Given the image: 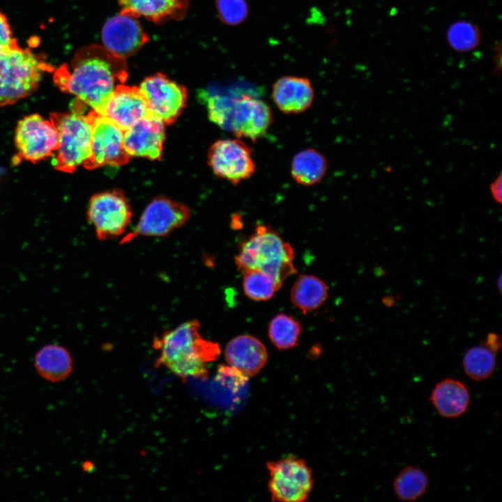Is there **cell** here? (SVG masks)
Wrapping results in <instances>:
<instances>
[{"mask_svg":"<svg viewBox=\"0 0 502 502\" xmlns=\"http://www.w3.org/2000/svg\"><path fill=\"white\" fill-rule=\"evenodd\" d=\"M126 60L118 57L103 46L87 45L74 56L70 67L61 66L54 81L61 91L102 114L115 89L128 78Z\"/></svg>","mask_w":502,"mask_h":502,"instance_id":"cell-1","label":"cell"},{"mask_svg":"<svg viewBox=\"0 0 502 502\" xmlns=\"http://www.w3.org/2000/svg\"><path fill=\"white\" fill-rule=\"evenodd\" d=\"M199 328L198 321L190 320L156 337L157 363L182 379L206 377L208 363L217 359L220 349L217 343L203 338Z\"/></svg>","mask_w":502,"mask_h":502,"instance_id":"cell-2","label":"cell"},{"mask_svg":"<svg viewBox=\"0 0 502 502\" xmlns=\"http://www.w3.org/2000/svg\"><path fill=\"white\" fill-rule=\"evenodd\" d=\"M294 257L289 243L271 228L259 225L254 233L241 244L235 262L243 272L258 270L270 275L281 287L283 281L296 271Z\"/></svg>","mask_w":502,"mask_h":502,"instance_id":"cell-3","label":"cell"},{"mask_svg":"<svg viewBox=\"0 0 502 502\" xmlns=\"http://www.w3.org/2000/svg\"><path fill=\"white\" fill-rule=\"evenodd\" d=\"M84 106L76 100L73 102L70 111L50 114V120L58 133V149L53 154L52 160L53 167L58 171L73 173L90 156L91 109L85 114L83 112Z\"/></svg>","mask_w":502,"mask_h":502,"instance_id":"cell-4","label":"cell"},{"mask_svg":"<svg viewBox=\"0 0 502 502\" xmlns=\"http://www.w3.org/2000/svg\"><path fill=\"white\" fill-rule=\"evenodd\" d=\"M50 66L17 42L0 52V107L33 93Z\"/></svg>","mask_w":502,"mask_h":502,"instance_id":"cell-5","label":"cell"},{"mask_svg":"<svg viewBox=\"0 0 502 502\" xmlns=\"http://www.w3.org/2000/svg\"><path fill=\"white\" fill-rule=\"evenodd\" d=\"M273 121L272 110L265 101L250 95L228 96L222 129L237 138L256 142L266 134Z\"/></svg>","mask_w":502,"mask_h":502,"instance_id":"cell-6","label":"cell"},{"mask_svg":"<svg viewBox=\"0 0 502 502\" xmlns=\"http://www.w3.org/2000/svg\"><path fill=\"white\" fill-rule=\"evenodd\" d=\"M270 474L268 489L272 501L303 502L307 499L313 487L312 471L306 462L288 456L266 464Z\"/></svg>","mask_w":502,"mask_h":502,"instance_id":"cell-7","label":"cell"},{"mask_svg":"<svg viewBox=\"0 0 502 502\" xmlns=\"http://www.w3.org/2000/svg\"><path fill=\"white\" fill-rule=\"evenodd\" d=\"M15 143L17 152L13 160L14 165L22 160L36 163L53 155L58 149V133L50 120L33 114L18 122Z\"/></svg>","mask_w":502,"mask_h":502,"instance_id":"cell-8","label":"cell"},{"mask_svg":"<svg viewBox=\"0 0 502 502\" xmlns=\"http://www.w3.org/2000/svg\"><path fill=\"white\" fill-rule=\"evenodd\" d=\"M87 218L100 241L114 238L126 231L132 218V209L120 191L99 192L89 200Z\"/></svg>","mask_w":502,"mask_h":502,"instance_id":"cell-9","label":"cell"},{"mask_svg":"<svg viewBox=\"0 0 502 502\" xmlns=\"http://www.w3.org/2000/svg\"><path fill=\"white\" fill-rule=\"evenodd\" d=\"M91 154L83 165L91 170L104 166L119 167L128 163L130 157L123 146L124 130L104 115L91 109Z\"/></svg>","mask_w":502,"mask_h":502,"instance_id":"cell-10","label":"cell"},{"mask_svg":"<svg viewBox=\"0 0 502 502\" xmlns=\"http://www.w3.org/2000/svg\"><path fill=\"white\" fill-rule=\"evenodd\" d=\"M208 163L218 177L234 185L249 179L256 169L252 149L240 138L215 141L208 149Z\"/></svg>","mask_w":502,"mask_h":502,"instance_id":"cell-11","label":"cell"},{"mask_svg":"<svg viewBox=\"0 0 502 502\" xmlns=\"http://www.w3.org/2000/svg\"><path fill=\"white\" fill-rule=\"evenodd\" d=\"M190 216L187 206L167 197H156L146 206L133 231L123 238L121 244L139 236H167L183 225Z\"/></svg>","mask_w":502,"mask_h":502,"instance_id":"cell-12","label":"cell"},{"mask_svg":"<svg viewBox=\"0 0 502 502\" xmlns=\"http://www.w3.org/2000/svg\"><path fill=\"white\" fill-rule=\"evenodd\" d=\"M139 89L149 112L160 118L165 125L174 123L186 106V88L161 73L146 77Z\"/></svg>","mask_w":502,"mask_h":502,"instance_id":"cell-13","label":"cell"},{"mask_svg":"<svg viewBox=\"0 0 502 502\" xmlns=\"http://www.w3.org/2000/svg\"><path fill=\"white\" fill-rule=\"evenodd\" d=\"M165 138V123L149 112L124 130L123 146L131 157L151 160L162 157Z\"/></svg>","mask_w":502,"mask_h":502,"instance_id":"cell-14","label":"cell"},{"mask_svg":"<svg viewBox=\"0 0 502 502\" xmlns=\"http://www.w3.org/2000/svg\"><path fill=\"white\" fill-rule=\"evenodd\" d=\"M101 38L105 49L123 59L135 54L149 40L137 18L121 13L105 23Z\"/></svg>","mask_w":502,"mask_h":502,"instance_id":"cell-15","label":"cell"},{"mask_svg":"<svg viewBox=\"0 0 502 502\" xmlns=\"http://www.w3.org/2000/svg\"><path fill=\"white\" fill-rule=\"evenodd\" d=\"M149 112L139 87L123 84L112 94L102 115L126 130Z\"/></svg>","mask_w":502,"mask_h":502,"instance_id":"cell-16","label":"cell"},{"mask_svg":"<svg viewBox=\"0 0 502 502\" xmlns=\"http://www.w3.org/2000/svg\"><path fill=\"white\" fill-rule=\"evenodd\" d=\"M229 366L245 377L257 374L265 366L268 353L265 345L249 335L236 336L230 340L225 350Z\"/></svg>","mask_w":502,"mask_h":502,"instance_id":"cell-17","label":"cell"},{"mask_svg":"<svg viewBox=\"0 0 502 502\" xmlns=\"http://www.w3.org/2000/svg\"><path fill=\"white\" fill-rule=\"evenodd\" d=\"M271 97L282 112L299 114L311 107L314 98V90L308 78L286 75L274 82Z\"/></svg>","mask_w":502,"mask_h":502,"instance_id":"cell-18","label":"cell"},{"mask_svg":"<svg viewBox=\"0 0 502 502\" xmlns=\"http://www.w3.org/2000/svg\"><path fill=\"white\" fill-rule=\"evenodd\" d=\"M119 13L158 24L183 19L189 0H119Z\"/></svg>","mask_w":502,"mask_h":502,"instance_id":"cell-19","label":"cell"},{"mask_svg":"<svg viewBox=\"0 0 502 502\" xmlns=\"http://www.w3.org/2000/svg\"><path fill=\"white\" fill-rule=\"evenodd\" d=\"M429 401L441 417L457 418L467 411L471 394L467 386L460 380L446 378L434 385Z\"/></svg>","mask_w":502,"mask_h":502,"instance_id":"cell-20","label":"cell"},{"mask_svg":"<svg viewBox=\"0 0 502 502\" xmlns=\"http://www.w3.org/2000/svg\"><path fill=\"white\" fill-rule=\"evenodd\" d=\"M34 367L42 378L52 383H58L70 374L73 360L65 347L51 344L41 347L36 353Z\"/></svg>","mask_w":502,"mask_h":502,"instance_id":"cell-21","label":"cell"},{"mask_svg":"<svg viewBox=\"0 0 502 502\" xmlns=\"http://www.w3.org/2000/svg\"><path fill=\"white\" fill-rule=\"evenodd\" d=\"M327 169L328 162L325 156L319 151L308 148L294 156L290 174L297 184L311 186L322 180Z\"/></svg>","mask_w":502,"mask_h":502,"instance_id":"cell-22","label":"cell"},{"mask_svg":"<svg viewBox=\"0 0 502 502\" xmlns=\"http://www.w3.org/2000/svg\"><path fill=\"white\" fill-rule=\"evenodd\" d=\"M328 298V287L319 277L312 275H300L290 293L291 303L303 313L320 307Z\"/></svg>","mask_w":502,"mask_h":502,"instance_id":"cell-23","label":"cell"},{"mask_svg":"<svg viewBox=\"0 0 502 502\" xmlns=\"http://www.w3.org/2000/svg\"><path fill=\"white\" fill-rule=\"evenodd\" d=\"M429 485V477L423 470L406 466L394 479L393 489L400 500L411 502L422 497L427 491Z\"/></svg>","mask_w":502,"mask_h":502,"instance_id":"cell-24","label":"cell"},{"mask_svg":"<svg viewBox=\"0 0 502 502\" xmlns=\"http://www.w3.org/2000/svg\"><path fill=\"white\" fill-rule=\"evenodd\" d=\"M496 353L485 344L470 347L462 358V367L466 375L479 382L490 378L496 365Z\"/></svg>","mask_w":502,"mask_h":502,"instance_id":"cell-25","label":"cell"},{"mask_svg":"<svg viewBox=\"0 0 502 502\" xmlns=\"http://www.w3.org/2000/svg\"><path fill=\"white\" fill-rule=\"evenodd\" d=\"M301 331L300 323L292 317L282 313L275 316L268 326V337L280 350L295 347L298 342Z\"/></svg>","mask_w":502,"mask_h":502,"instance_id":"cell-26","label":"cell"},{"mask_svg":"<svg viewBox=\"0 0 502 502\" xmlns=\"http://www.w3.org/2000/svg\"><path fill=\"white\" fill-rule=\"evenodd\" d=\"M243 287L245 295L256 301L271 299L280 286L268 274L258 270L243 272Z\"/></svg>","mask_w":502,"mask_h":502,"instance_id":"cell-27","label":"cell"},{"mask_svg":"<svg viewBox=\"0 0 502 502\" xmlns=\"http://www.w3.org/2000/svg\"><path fill=\"white\" fill-rule=\"evenodd\" d=\"M447 38L452 49L461 52L469 51L478 45L480 31L473 24L459 21L450 26Z\"/></svg>","mask_w":502,"mask_h":502,"instance_id":"cell-28","label":"cell"},{"mask_svg":"<svg viewBox=\"0 0 502 502\" xmlns=\"http://www.w3.org/2000/svg\"><path fill=\"white\" fill-rule=\"evenodd\" d=\"M216 8L221 21L229 25L242 22L248 13L245 0H216Z\"/></svg>","mask_w":502,"mask_h":502,"instance_id":"cell-29","label":"cell"},{"mask_svg":"<svg viewBox=\"0 0 502 502\" xmlns=\"http://www.w3.org/2000/svg\"><path fill=\"white\" fill-rule=\"evenodd\" d=\"M17 42L7 17L0 10V52Z\"/></svg>","mask_w":502,"mask_h":502,"instance_id":"cell-30","label":"cell"},{"mask_svg":"<svg viewBox=\"0 0 502 502\" xmlns=\"http://www.w3.org/2000/svg\"><path fill=\"white\" fill-rule=\"evenodd\" d=\"M489 191L494 201L499 204L502 202V174L499 175L489 184Z\"/></svg>","mask_w":502,"mask_h":502,"instance_id":"cell-31","label":"cell"},{"mask_svg":"<svg viewBox=\"0 0 502 502\" xmlns=\"http://www.w3.org/2000/svg\"><path fill=\"white\" fill-rule=\"evenodd\" d=\"M484 344L496 353L501 348V337L497 334L494 333H491L487 336L485 342Z\"/></svg>","mask_w":502,"mask_h":502,"instance_id":"cell-32","label":"cell"},{"mask_svg":"<svg viewBox=\"0 0 502 502\" xmlns=\"http://www.w3.org/2000/svg\"><path fill=\"white\" fill-rule=\"evenodd\" d=\"M501 280H502V278H501V275H500L499 277V278H498V282H498L499 291L500 292H501Z\"/></svg>","mask_w":502,"mask_h":502,"instance_id":"cell-33","label":"cell"}]
</instances>
